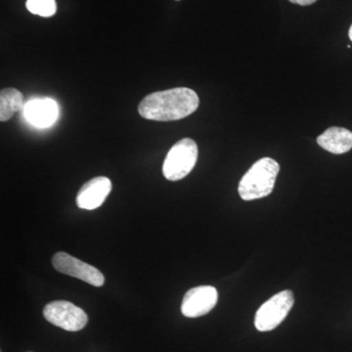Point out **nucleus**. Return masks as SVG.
I'll return each instance as SVG.
<instances>
[{"label":"nucleus","instance_id":"nucleus-1","mask_svg":"<svg viewBox=\"0 0 352 352\" xmlns=\"http://www.w3.org/2000/svg\"><path fill=\"white\" fill-rule=\"evenodd\" d=\"M199 104L200 99L194 90L176 87L147 95L139 104L138 112L144 119L171 122L188 117Z\"/></svg>","mask_w":352,"mask_h":352},{"label":"nucleus","instance_id":"nucleus-2","mask_svg":"<svg viewBox=\"0 0 352 352\" xmlns=\"http://www.w3.org/2000/svg\"><path fill=\"white\" fill-rule=\"evenodd\" d=\"M280 171L279 164L271 157H263L243 176L239 183V195L243 200L252 201L267 197L274 189Z\"/></svg>","mask_w":352,"mask_h":352},{"label":"nucleus","instance_id":"nucleus-3","mask_svg":"<svg viewBox=\"0 0 352 352\" xmlns=\"http://www.w3.org/2000/svg\"><path fill=\"white\" fill-rule=\"evenodd\" d=\"M198 160V146L190 138L182 139L168 151L164 162V177L170 182L183 179L191 173Z\"/></svg>","mask_w":352,"mask_h":352},{"label":"nucleus","instance_id":"nucleus-4","mask_svg":"<svg viewBox=\"0 0 352 352\" xmlns=\"http://www.w3.org/2000/svg\"><path fill=\"white\" fill-rule=\"evenodd\" d=\"M294 302L295 298L291 291L280 292L259 307L254 318V326L259 332L274 330L288 316Z\"/></svg>","mask_w":352,"mask_h":352},{"label":"nucleus","instance_id":"nucleus-5","mask_svg":"<svg viewBox=\"0 0 352 352\" xmlns=\"http://www.w3.org/2000/svg\"><path fill=\"white\" fill-rule=\"evenodd\" d=\"M46 320L57 327L78 332L87 326L88 317L82 308L67 300H55L48 303L43 309Z\"/></svg>","mask_w":352,"mask_h":352},{"label":"nucleus","instance_id":"nucleus-6","mask_svg":"<svg viewBox=\"0 0 352 352\" xmlns=\"http://www.w3.org/2000/svg\"><path fill=\"white\" fill-rule=\"evenodd\" d=\"M52 264L59 272L82 280L92 286L101 287L105 283V278L100 271L90 264L69 256L67 252H57L53 256Z\"/></svg>","mask_w":352,"mask_h":352},{"label":"nucleus","instance_id":"nucleus-7","mask_svg":"<svg viewBox=\"0 0 352 352\" xmlns=\"http://www.w3.org/2000/svg\"><path fill=\"white\" fill-rule=\"evenodd\" d=\"M217 300L219 293L214 287H196L185 294L182 305V314L188 318L204 316L214 309Z\"/></svg>","mask_w":352,"mask_h":352},{"label":"nucleus","instance_id":"nucleus-8","mask_svg":"<svg viewBox=\"0 0 352 352\" xmlns=\"http://www.w3.org/2000/svg\"><path fill=\"white\" fill-rule=\"evenodd\" d=\"M112 182L107 177L99 176L83 184L76 196V205L82 210H94L101 207L110 192Z\"/></svg>","mask_w":352,"mask_h":352},{"label":"nucleus","instance_id":"nucleus-9","mask_svg":"<svg viewBox=\"0 0 352 352\" xmlns=\"http://www.w3.org/2000/svg\"><path fill=\"white\" fill-rule=\"evenodd\" d=\"M24 112L25 119L34 126L47 127L56 122L59 109L52 99H32L25 104Z\"/></svg>","mask_w":352,"mask_h":352},{"label":"nucleus","instance_id":"nucleus-10","mask_svg":"<svg viewBox=\"0 0 352 352\" xmlns=\"http://www.w3.org/2000/svg\"><path fill=\"white\" fill-rule=\"evenodd\" d=\"M317 143L326 151L340 155L351 151L352 132L344 127L333 126L317 138Z\"/></svg>","mask_w":352,"mask_h":352},{"label":"nucleus","instance_id":"nucleus-11","mask_svg":"<svg viewBox=\"0 0 352 352\" xmlns=\"http://www.w3.org/2000/svg\"><path fill=\"white\" fill-rule=\"evenodd\" d=\"M23 95L15 88H6L0 92V120L7 122L19 112L24 105Z\"/></svg>","mask_w":352,"mask_h":352},{"label":"nucleus","instance_id":"nucleus-12","mask_svg":"<svg viewBox=\"0 0 352 352\" xmlns=\"http://www.w3.org/2000/svg\"><path fill=\"white\" fill-rule=\"evenodd\" d=\"M28 10L41 17H52L56 13L57 6L55 0H27Z\"/></svg>","mask_w":352,"mask_h":352},{"label":"nucleus","instance_id":"nucleus-13","mask_svg":"<svg viewBox=\"0 0 352 352\" xmlns=\"http://www.w3.org/2000/svg\"><path fill=\"white\" fill-rule=\"evenodd\" d=\"M289 1L292 2V3L298 4V6H311L317 0H289Z\"/></svg>","mask_w":352,"mask_h":352},{"label":"nucleus","instance_id":"nucleus-14","mask_svg":"<svg viewBox=\"0 0 352 352\" xmlns=\"http://www.w3.org/2000/svg\"><path fill=\"white\" fill-rule=\"evenodd\" d=\"M349 38H351V41H352V25H351V29H349Z\"/></svg>","mask_w":352,"mask_h":352}]
</instances>
